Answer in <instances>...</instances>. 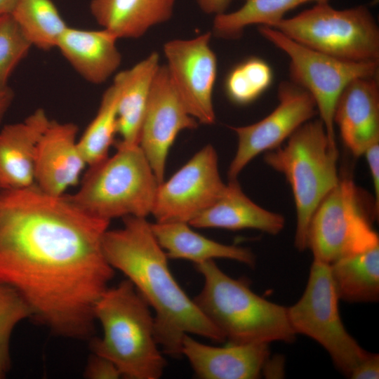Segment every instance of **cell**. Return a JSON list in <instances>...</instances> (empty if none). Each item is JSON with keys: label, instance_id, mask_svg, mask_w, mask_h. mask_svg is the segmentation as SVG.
Returning a JSON list of instances; mask_svg holds the SVG:
<instances>
[{"label": "cell", "instance_id": "obj_1", "mask_svg": "<svg viewBox=\"0 0 379 379\" xmlns=\"http://www.w3.org/2000/svg\"><path fill=\"white\" fill-rule=\"evenodd\" d=\"M109 222L35 184L0 190V281L54 333L91 337L94 306L114 275L102 248Z\"/></svg>", "mask_w": 379, "mask_h": 379}, {"label": "cell", "instance_id": "obj_2", "mask_svg": "<svg viewBox=\"0 0 379 379\" xmlns=\"http://www.w3.org/2000/svg\"><path fill=\"white\" fill-rule=\"evenodd\" d=\"M102 248L111 266L131 281L153 310L155 336L162 352L181 357L185 334L225 341L174 278L146 218H123L121 227L106 231Z\"/></svg>", "mask_w": 379, "mask_h": 379}, {"label": "cell", "instance_id": "obj_3", "mask_svg": "<svg viewBox=\"0 0 379 379\" xmlns=\"http://www.w3.org/2000/svg\"><path fill=\"white\" fill-rule=\"evenodd\" d=\"M93 314L102 336L91 342L94 354L112 361L122 378L159 379L166 361L155 336L150 307L128 279L109 287L96 302Z\"/></svg>", "mask_w": 379, "mask_h": 379}, {"label": "cell", "instance_id": "obj_4", "mask_svg": "<svg viewBox=\"0 0 379 379\" xmlns=\"http://www.w3.org/2000/svg\"><path fill=\"white\" fill-rule=\"evenodd\" d=\"M204 278L193 300L231 344L293 343L287 307L256 293L243 279L225 274L213 260L195 265Z\"/></svg>", "mask_w": 379, "mask_h": 379}, {"label": "cell", "instance_id": "obj_5", "mask_svg": "<svg viewBox=\"0 0 379 379\" xmlns=\"http://www.w3.org/2000/svg\"><path fill=\"white\" fill-rule=\"evenodd\" d=\"M338 151L320 119L298 128L286 145L267 152L265 163L283 174L291 186L296 211L294 244L307 248L311 218L324 198L337 185Z\"/></svg>", "mask_w": 379, "mask_h": 379}, {"label": "cell", "instance_id": "obj_6", "mask_svg": "<svg viewBox=\"0 0 379 379\" xmlns=\"http://www.w3.org/2000/svg\"><path fill=\"white\" fill-rule=\"evenodd\" d=\"M112 156L88 169L69 198L86 213L109 220L151 214L159 182L138 145L114 142Z\"/></svg>", "mask_w": 379, "mask_h": 379}, {"label": "cell", "instance_id": "obj_7", "mask_svg": "<svg viewBox=\"0 0 379 379\" xmlns=\"http://www.w3.org/2000/svg\"><path fill=\"white\" fill-rule=\"evenodd\" d=\"M271 27L307 48L339 60L379 62V29L365 6L338 10L329 2L317 3Z\"/></svg>", "mask_w": 379, "mask_h": 379}, {"label": "cell", "instance_id": "obj_8", "mask_svg": "<svg viewBox=\"0 0 379 379\" xmlns=\"http://www.w3.org/2000/svg\"><path fill=\"white\" fill-rule=\"evenodd\" d=\"M361 195L352 179L340 178L320 202L307 236V248L314 260L331 265L379 246L378 235Z\"/></svg>", "mask_w": 379, "mask_h": 379}, {"label": "cell", "instance_id": "obj_9", "mask_svg": "<svg viewBox=\"0 0 379 379\" xmlns=\"http://www.w3.org/2000/svg\"><path fill=\"white\" fill-rule=\"evenodd\" d=\"M339 298L330 265L313 259L302 295L287 307L295 334L305 335L321 345L334 365L346 376L367 356L345 328L338 309Z\"/></svg>", "mask_w": 379, "mask_h": 379}, {"label": "cell", "instance_id": "obj_10", "mask_svg": "<svg viewBox=\"0 0 379 379\" xmlns=\"http://www.w3.org/2000/svg\"><path fill=\"white\" fill-rule=\"evenodd\" d=\"M258 31L288 55L291 81L312 97L330 140L337 145L333 118L340 95L351 81L378 76V63L335 58L307 48L271 27L260 25Z\"/></svg>", "mask_w": 379, "mask_h": 379}, {"label": "cell", "instance_id": "obj_11", "mask_svg": "<svg viewBox=\"0 0 379 379\" xmlns=\"http://www.w3.org/2000/svg\"><path fill=\"white\" fill-rule=\"evenodd\" d=\"M226 186L220 175L217 152L207 145L159 184L151 214L157 222L190 223L222 196Z\"/></svg>", "mask_w": 379, "mask_h": 379}, {"label": "cell", "instance_id": "obj_12", "mask_svg": "<svg viewBox=\"0 0 379 379\" xmlns=\"http://www.w3.org/2000/svg\"><path fill=\"white\" fill-rule=\"evenodd\" d=\"M211 33L191 39H173L164 46L171 82L187 112L197 122L215 121L213 93L218 62L210 47Z\"/></svg>", "mask_w": 379, "mask_h": 379}, {"label": "cell", "instance_id": "obj_13", "mask_svg": "<svg viewBox=\"0 0 379 379\" xmlns=\"http://www.w3.org/2000/svg\"><path fill=\"white\" fill-rule=\"evenodd\" d=\"M278 100L275 109L262 119L247 126L231 127L237 135L238 145L229 166L230 180H236L253 159L281 146L318 114L310 94L291 81L280 84Z\"/></svg>", "mask_w": 379, "mask_h": 379}, {"label": "cell", "instance_id": "obj_14", "mask_svg": "<svg viewBox=\"0 0 379 379\" xmlns=\"http://www.w3.org/2000/svg\"><path fill=\"white\" fill-rule=\"evenodd\" d=\"M197 126V121L187 112L177 93L166 66L159 65L153 79L138 141L159 184L164 181L168 152L178 134Z\"/></svg>", "mask_w": 379, "mask_h": 379}, {"label": "cell", "instance_id": "obj_15", "mask_svg": "<svg viewBox=\"0 0 379 379\" xmlns=\"http://www.w3.org/2000/svg\"><path fill=\"white\" fill-rule=\"evenodd\" d=\"M78 126L50 120L38 142L34 163V184L55 195L79 182L87 166L78 142Z\"/></svg>", "mask_w": 379, "mask_h": 379}, {"label": "cell", "instance_id": "obj_16", "mask_svg": "<svg viewBox=\"0 0 379 379\" xmlns=\"http://www.w3.org/2000/svg\"><path fill=\"white\" fill-rule=\"evenodd\" d=\"M269 345L228 343L225 347H215L185 334L181 352L199 378L256 379L262 375L270 356Z\"/></svg>", "mask_w": 379, "mask_h": 379}, {"label": "cell", "instance_id": "obj_17", "mask_svg": "<svg viewBox=\"0 0 379 379\" xmlns=\"http://www.w3.org/2000/svg\"><path fill=\"white\" fill-rule=\"evenodd\" d=\"M376 77L351 81L340 95L334 112L341 138L356 157L379 142V86Z\"/></svg>", "mask_w": 379, "mask_h": 379}, {"label": "cell", "instance_id": "obj_18", "mask_svg": "<svg viewBox=\"0 0 379 379\" xmlns=\"http://www.w3.org/2000/svg\"><path fill=\"white\" fill-rule=\"evenodd\" d=\"M42 108L0 131V190H16L34 184L38 142L50 122Z\"/></svg>", "mask_w": 379, "mask_h": 379}, {"label": "cell", "instance_id": "obj_19", "mask_svg": "<svg viewBox=\"0 0 379 379\" xmlns=\"http://www.w3.org/2000/svg\"><path fill=\"white\" fill-rule=\"evenodd\" d=\"M118 39L107 29L68 27L56 48L73 69L86 81L105 82L119 67L122 57Z\"/></svg>", "mask_w": 379, "mask_h": 379}, {"label": "cell", "instance_id": "obj_20", "mask_svg": "<svg viewBox=\"0 0 379 379\" xmlns=\"http://www.w3.org/2000/svg\"><path fill=\"white\" fill-rule=\"evenodd\" d=\"M189 224L196 228L253 229L277 235L284 229L285 219L250 199L236 179L230 180L222 196Z\"/></svg>", "mask_w": 379, "mask_h": 379}, {"label": "cell", "instance_id": "obj_21", "mask_svg": "<svg viewBox=\"0 0 379 379\" xmlns=\"http://www.w3.org/2000/svg\"><path fill=\"white\" fill-rule=\"evenodd\" d=\"M175 0H91L95 20L119 39H138L169 20Z\"/></svg>", "mask_w": 379, "mask_h": 379}, {"label": "cell", "instance_id": "obj_22", "mask_svg": "<svg viewBox=\"0 0 379 379\" xmlns=\"http://www.w3.org/2000/svg\"><path fill=\"white\" fill-rule=\"evenodd\" d=\"M159 65V54L154 52L115 75L119 85L117 134L119 139L116 142L138 145L150 90Z\"/></svg>", "mask_w": 379, "mask_h": 379}, {"label": "cell", "instance_id": "obj_23", "mask_svg": "<svg viewBox=\"0 0 379 379\" xmlns=\"http://www.w3.org/2000/svg\"><path fill=\"white\" fill-rule=\"evenodd\" d=\"M151 228L168 258L187 260L195 265L215 258L233 260L249 267L255 265V256L248 248L208 239L192 230L187 222H155Z\"/></svg>", "mask_w": 379, "mask_h": 379}, {"label": "cell", "instance_id": "obj_24", "mask_svg": "<svg viewBox=\"0 0 379 379\" xmlns=\"http://www.w3.org/2000/svg\"><path fill=\"white\" fill-rule=\"evenodd\" d=\"M330 271L339 300L350 303L379 300V246L331 263Z\"/></svg>", "mask_w": 379, "mask_h": 379}, {"label": "cell", "instance_id": "obj_25", "mask_svg": "<svg viewBox=\"0 0 379 379\" xmlns=\"http://www.w3.org/2000/svg\"><path fill=\"white\" fill-rule=\"evenodd\" d=\"M330 0H244L241 7L231 13L215 15L213 31L216 36L234 39L240 37L245 27L251 25L272 27L286 13L307 2Z\"/></svg>", "mask_w": 379, "mask_h": 379}, {"label": "cell", "instance_id": "obj_26", "mask_svg": "<svg viewBox=\"0 0 379 379\" xmlns=\"http://www.w3.org/2000/svg\"><path fill=\"white\" fill-rule=\"evenodd\" d=\"M11 15L32 47L43 51L56 48L69 27L51 0H18Z\"/></svg>", "mask_w": 379, "mask_h": 379}, {"label": "cell", "instance_id": "obj_27", "mask_svg": "<svg viewBox=\"0 0 379 379\" xmlns=\"http://www.w3.org/2000/svg\"><path fill=\"white\" fill-rule=\"evenodd\" d=\"M119 85L115 78L102 94L97 113L78 140L88 166L109 156L117 134V104Z\"/></svg>", "mask_w": 379, "mask_h": 379}, {"label": "cell", "instance_id": "obj_28", "mask_svg": "<svg viewBox=\"0 0 379 379\" xmlns=\"http://www.w3.org/2000/svg\"><path fill=\"white\" fill-rule=\"evenodd\" d=\"M273 72L264 60L251 57L236 65L227 74L224 89L228 99L239 105L253 102L271 85Z\"/></svg>", "mask_w": 379, "mask_h": 379}, {"label": "cell", "instance_id": "obj_29", "mask_svg": "<svg viewBox=\"0 0 379 379\" xmlns=\"http://www.w3.org/2000/svg\"><path fill=\"white\" fill-rule=\"evenodd\" d=\"M32 317V312L21 295L0 281V365L8 371L11 366L10 342L15 326Z\"/></svg>", "mask_w": 379, "mask_h": 379}, {"label": "cell", "instance_id": "obj_30", "mask_svg": "<svg viewBox=\"0 0 379 379\" xmlns=\"http://www.w3.org/2000/svg\"><path fill=\"white\" fill-rule=\"evenodd\" d=\"M31 48L13 16H0V86L8 84L13 72Z\"/></svg>", "mask_w": 379, "mask_h": 379}, {"label": "cell", "instance_id": "obj_31", "mask_svg": "<svg viewBox=\"0 0 379 379\" xmlns=\"http://www.w3.org/2000/svg\"><path fill=\"white\" fill-rule=\"evenodd\" d=\"M84 375L88 379H118L122 377L112 361L94 353L88 359Z\"/></svg>", "mask_w": 379, "mask_h": 379}, {"label": "cell", "instance_id": "obj_32", "mask_svg": "<svg viewBox=\"0 0 379 379\" xmlns=\"http://www.w3.org/2000/svg\"><path fill=\"white\" fill-rule=\"evenodd\" d=\"M363 155L366 159L370 170L374 189V208L378 213L379 206V142L371 145Z\"/></svg>", "mask_w": 379, "mask_h": 379}, {"label": "cell", "instance_id": "obj_33", "mask_svg": "<svg viewBox=\"0 0 379 379\" xmlns=\"http://www.w3.org/2000/svg\"><path fill=\"white\" fill-rule=\"evenodd\" d=\"M349 377L352 379L379 378V354L368 352L353 369Z\"/></svg>", "mask_w": 379, "mask_h": 379}, {"label": "cell", "instance_id": "obj_34", "mask_svg": "<svg viewBox=\"0 0 379 379\" xmlns=\"http://www.w3.org/2000/svg\"><path fill=\"white\" fill-rule=\"evenodd\" d=\"M200 9L206 14L219 15L226 12L232 0H196Z\"/></svg>", "mask_w": 379, "mask_h": 379}, {"label": "cell", "instance_id": "obj_35", "mask_svg": "<svg viewBox=\"0 0 379 379\" xmlns=\"http://www.w3.org/2000/svg\"><path fill=\"white\" fill-rule=\"evenodd\" d=\"M14 98L15 92L8 84L0 86V124Z\"/></svg>", "mask_w": 379, "mask_h": 379}, {"label": "cell", "instance_id": "obj_36", "mask_svg": "<svg viewBox=\"0 0 379 379\" xmlns=\"http://www.w3.org/2000/svg\"><path fill=\"white\" fill-rule=\"evenodd\" d=\"M284 372V359L281 356L277 358L271 359L270 357L267 359L262 374L265 376H269V378H277V376L281 377Z\"/></svg>", "mask_w": 379, "mask_h": 379}, {"label": "cell", "instance_id": "obj_37", "mask_svg": "<svg viewBox=\"0 0 379 379\" xmlns=\"http://www.w3.org/2000/svg\"><path fill=\"white\" fill-rule=\"evenodd\" d=\"M18 0H0V16L11 14Z\"/></svg>", "mask_w": 379, "mask_h": 379}, {"label": "cell", "instance_id": "obj_38", "mask_svg": "<svg viewBox=\"0 0 379 379\" xmlns=\"http://www.w3.org/2000/svg\"><path fill=\"white\" fill-rule=\"evenodd\" d=\"M7 371L0 365V379L5 376Z\"/></svg>", "mask_w": 379, "mask_h": 379}]
</instances>
